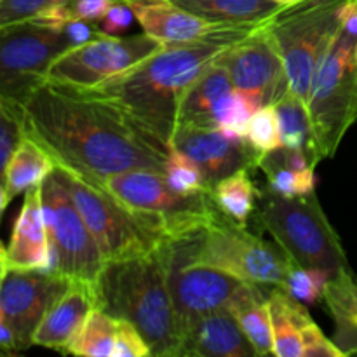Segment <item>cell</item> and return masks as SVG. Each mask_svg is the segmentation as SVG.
Returning a JSON list of instances; mask_svg holds the SVG:
<instances>
[{"instance_id":"6da1fadb","label":"cell","mask_w":357,"mask_h":357,"mask_svg":"<svg viewBox=\"0 0 357 357\" xmlns=\"http://www.w3.org/2000/svg\"><path fill=\"white\" fill-rule=\"evenodd\" d=\"M23 115L26 132L54 162L91 183L132 169L164 173L171 146L98 91L45 80Z\"/></svg>"},{"instance_id":"7a4b0ae2","label":"cell","mask_w":357,"mask_h":357,"mask_svg":"<svg viewBox=\"0 0 357 357\" xmlns=\"http://www.w3.org/2000/svg\"><path fill=\"white\" fill-rule=\"evenodd\" d=\"M258 24H218L195 40L164 45L93 89L115 101L146 131L171 146L178 108L188 87L223 51Z\"/></svg>"},{"instance_id":"3957f363","label":"cell","mask_w":357,"mask_h":357,"mask_svg":"<svg viewBox=\"0 0 357 357\" xmlns=\"http://www.w3.org/2000/svg\"><path fill=\"white\" fill-rule=\"evenodd\" d=\"M98 309L135 324L152 356L178 357L181 324L159 251L110 260L94 282Z\"/></svg>"},{"instance_id":"277c9868","label":"cell","mask_w":357,"mask_h":357,"mask_svg":"<svg viewBox=\"0 0 357 357\" xmlns=\"http://www.w3.org/2000/svg\"><path fill=\"white\" fill-rule=\"evenodd\" d=\"M258 223L274 237L293 264L319 268L330 278L351 271L342 241L328 220L316 192L302 197L260 195Z\"/></svg>"},{"instance_id":"5b68a950","label":"cell","mask_w":357,"mask_h":357,"mask_svg":"<svg viewBox=\"0 0 357 357\" xmlns=\"http://www.w3.org/2000/svg\"><path fill=\"white\" fill-rule=\"evenodd\" d=\"M52 174L75 202L105 261L150 253L166 237L160 222L129 209L100 185L91 183L58 164Z\"/></svg>"},{"instance_id":"8992f818","label":"cell","mask_w":357,"mask_h":357,"mask_svg":"<svg viewBox=\"0 0 357 357\" xmlns=\"http://www.w3.org/2000/svg\"><path fill=\"white\" fill-rule=\"evenodd\" d=\"M345 0H300L281 7L265 28L274 38L286 66L289 89L309 100L317 66L340 31V7Z\"/></svg>"},{"instance_id":"52a82bcc","label":"cell","mask_w":357,"mask_h":357,"mask_svg":"<svg viewBox=\"0 0 357 357\" xmlns=\"http://www.w3.org/2000/svg\"><path fill=\"white\" fill-rule=\"evenodd\" d=\"M357 37L340 28L317 66L309 107L319 159L337 153L342 139L357 121Z\"/></svg>"},{"instance_id":"ba28073f","label":"cell","mask_w":357,"mask_h":357,"mask_svg":"<svg viewBox=\"0 0 357 357\" xmlns=\"http://www.w3.org/2000/svg\"><path fill=\"white\" fill-rule=\"evenodd\" d=\"M201 230L166 237L157 246L166 271L167 288L181 324V333L199 317L232 305L241 289L250 284L223 268L199 260L195 246Z\"/></svg>"},{"instance_id":"9c48e42d","label":"cell","mask_w":357,"mask_h":357,"mask_svg":"<svg viewBox=\"0 0 357 357\" xmlns=\"http://www.w3.org/2000/svg\"><path fill=\"white\" fill-rule=\"evenodd\" d=\"M100 187L132 211L160 222L166 237L183 236L204 229L218 213L211 190L183 195L167 183L160 171H124L105 178Z\"/></svg>"},{"instance_id":"30bf717a","label":"cell","mask_w":357,"mask_h":357,"mask_svg":"<svg viewBox=\"0 0 357 357\" xmlns=\"http://www.w3.org/2000/svg\"><path fill=\"white\" fill-rule=\"evenodd\" d=\"M195 255L201 261L261 288H281L291 265L281 248L248 232L246 225L232 222L220 211L199 232Z\"/></svg>"},{"instance_id":"8fae6325","label":"cell","mask_w":357,"mask_h":357,"mask_svg":"<svg viewBox=\"0 0 357 357\" xmlns=\"http://www.w3.org/2000/svg\"><path fill=\"white\" fill-rule=\"evenodd\" d=\"M72 49L63 31L33 20L0 28V100L23 108L47 80L52 63Z\"/></svg>"},{"instance_id":"7c38bea8","label":"cell","mask_w":357,"mask_h":357,"mask_svg":"<svg viewBox=\"0 0 357 357\" xmlns=\"http://www.w3.org/2000/svg\"><path fill=\"white\" fill-rule=\"evenodd\" d=\"M40 188L45 227L58 261L56 272L70 281L94 284L107 261L93 232L54 174H49Z\"/></svg>"},{"instance_id":"4fadbf2b","label":"cell","mask_w":357,"mask_h":357,"mask_svg":"<svg viewBox=\"0 0 357 357\" xmlns=\"http://www.w3.org/2000/svg\"><path fill=\"white\" fill-rule=\"evenodd\" d=\"M164 44L143 31L132 37L101 35L63 52L49 70L47 80L65 86L93 89L112 77L132 68Z\"/></svg>"},{"instance_id":"5bb4252c","label":"cell","mask_w":357,"mask_h":357,"mask_svg":"<svg viewBox=\"0 0 357 357\" xmlns=\"http://www.w3.org/2000/svg\"><path fill=\"white\" fill-rule=\"evenodd\" d=\"M234 87L257 101L258 107L274 105L289 91L286 66L265 21L218 56Z\"/></svg>"},{"instance_id":"9a60e30c","label":"cell","mask_w":357,"mask_h":357,"mask_svg":"<svg viewBox=\"0 0 357 357\" xmlns=\"http://www.w3.org/2000/svg\"><path fill=\"white\" fill-rule=\"evenodd\" d=\"M72 281L58 272L9 268L0 284V307L16 337L17 349L33 345V335Z\"/></svg>"},{"instance_id":"2e32d148","label":"cell","mask_w":357,"mask_h":357,"mask_svg":"<svg viewBox=\"0 0 357 357\" xmlns=\"http://www.w3.org/2000/svg\"><path fill=\"white\" fill-rule=\"evenodd\" d=\"M171 146L187 153L201 167L209 188L237 171L258 167L260 162V155L246 139L229 138L218 128L178 126Z\"/></svg>"},{"instance_id":"e0dca14e","label":"cell","mask_w":357,"mask_h":357,"mask_svg":"<svg viewBox=\"0 0 357 357\" xmlns=\"http://www.w3.org/2000/svg\"><path fill=\"white\" fill-rule=\"evenodd\" d=\"M7 250V267L17 271L56 272L58 261L49 241L40 185L24 194Z\"/></svg>"},{"instance_id":"ac0fdd59","label":"cell","mask_w":357,"mask_h":357,"mask_svg":"<svg viewBox=\"0 0 357 357\" xmlns=\"http://www.w3.org/2000/svg\"><path fill=\"white\" fill-rule=\"evenodd\" d=\"M253 345L244 335L232 309H218L199 317L181 333L178 357H253Z\"/></svg>"},{"instance_id":"d6986e66","label":"cell","mask_w":357,"mask_h":357,"mask_svg":"<svg viewBox=\"0 0 357 357\" xmlns=\"http://www.w3.org/2000/svg\"><path fill=\"white\" fill-rule=\"evenodd\" d=\"M94 309H98L94 284L72 281L70 288L38 324L33 335V345L66 352Z\"/></svg>"},{"instance_id":"ffe728a7","label":"cell","mask_w":357,"mask_h":357,"mask_svg":"<svg viewBox=\"0 0 357 357\" xmlns=\"http://www.w3.org/2000/svg\"><path fill=\"white\" fill-rule=\"evenodd\" d=\"M126 2L135 13L143 31L164 45L195 40L218 26L181 9L171 0H126Z\"/></svg>"},{"instance_id":"44dd1931","label":"cell","mask_w":357,"mask_h":357,"mask_svg":"<svg viewBox=\"0 0 357 357\" xmlns=\"http://www.w3.org/2000/svg\"><path fill=\"white\" fill-rule=\"evenodd\" d=\"M234 91L225 66L215 59L195 82L188 87L178 108V126H199V128H216V117L223 101Z\"/></svg>"},{"instance_id":"7402d4cb","label":"cell","mask_w":357,"mask_h":357,"mask_svg":"<svg viewBox=\"0 0 357 357\" xmlns=\"http://www.w3.org/2000/svg\"><path fill=\"white\" fill-rule=\"evenodd\" d=\"M272 340L275 357H303V330L312 321L305 303L298 302L282 288L268 293Z\"/></svg>"},{"instance_id":"603a6c76","label":"cell","mask_w":357,"mask_h":357,"mask_svg":"<svg viewBox=\"0 0 357 357\" xmlns=\"http://www.w3.org/2000/svg\"><path fill=\"white\" fill-rule=\"evenodd\" d=\"M323 300L333 317V342L345 356H357V279L352 271L330 278Z\"/></svg>"},{"instance_id":"cb8c5ba5","label":"cell","mask_w":357,"mask_h":357,"mask_svg":"<svg viewBox=\"0 0 357 357\" xmlns=\"http://www.w3.org/2000/svg\"><path fill=\"white\" fill-rule=\"evenodd\" d=\"M213 24H258L282 6L274 0H171Z\"/></svg>"},{"instance_id":"d4e9b609","label":"cell","mask_w":357,"mask_h":357,"mask_svg":"<svg viewBox=\"0 0 357 357\" xmlns=\"http://www.w3.org/2000/svg\"><path fill=\"white\" fill-rule=\"evenodd\" d=\"M56 162L51 153L28 132L17 143L6 169V185L10 199L26 194L30 188L38 187L54 171Z\"/></svg>"},{"instance_id":"484cf974","label":"cell","mask_w":357,"mask_h":357,"mask_svg":"<svg viewBox=\"0 0 357 357\" xmlns=\"http://www.w3.org/2000/svg\"><path fill=\"white\" fill-rule=\"evenodd\" d=\"M230 309L239 321L250 344L253 345L257 356H271L274 352L271 309H268V296L264 295L261 286H244L239 295L234 298Z\"/></svg>"},{"instance_id":"4316f807","label":"cell","mask_w":357,"mask_h":357,"mask_svg":"<svg viewBox=\"0 0 357 357\" xmlns=\"http://www.w3.org/2000/svg\"><path fill=\"white\" fill-rule=\"evenodd\" d=\"M274 108L279 119L282 145L289 149L307 150L312 159L319 164L321 159L317 155L316 142H314L312 121H310L307 101L289 89L275 101Z\"/></svg>"},{"instance_id":"83f0119b","label":"cell","mask_w":357,"mask_h":357,"mask_svg":"<svg viewBox=\"0 0 357 357\" xmlns=\"http://www.w3.org/2000/svg\"><path fill=\"white\" fill-rule=\"evenodd\" d=\"M216 208L232 222L248 225V218L255 209V199L258 192L250 178V169H241L223 178L211 188Z\"/></svg>"},{"instance_id":"f1b7e54d","label":"cell","mask_w":357,"mask_h":357,"mask_svg":"<svg viewBox=\"0 0 357 357\" xmlns=\"http://www.w3.org/2000/svg\"><path fill=\"white\" fill-rule=\"evenodd\" d=\"M117 321L101 309H94L66 354L84 357H114Z\"/></svg>"},{"instance_id":"f546056e","label":"cell","mask_w":357,"mask_h":357,"mask_svg":"<svg viewBox=\"0 0 357 357\" xmlns=\"http://www.w3.org/2000/svg\"><path fill=\"white\" fill-rule=\"evenodd\" d=\"M261 171L267 174L268 190L281 197H302L316 190V169H295L281 164H271L261 160L258 164Z\"/></svg>"},{"instance_id":"4dcf8cb0","label":"cell","mask_w":357,"mask_h":357,"mask_svg":"<svg viewBox=\"0 0 357 357\" xmlns=\"http://www.w3.org/2000/svg\"><path fill=\"white\" fill-rule=\"evenodd\" d=\"M258 108L260 107L253 98L234 87V91L227 96L220 108L218 117H216V128L229 138L246 139L248 126Z\"/></svg>"},{"instance_id":"1f68e13d","label":"cell","mask_w":357,"mask_h":357,"mask_svg":"<svg viewBox=\"0 0 357 357\" xmlns=\"http://www.w3.org/2000/svg\"><path fill=\"white\" fill-rule=\"evenodd\" d=\"M164 176L174 190L183 195H194L199 192L211 190L206 183L201 167L187 153L173 149V146H171L166 160H164Z\"/></svg>"},{"instance_id":"d6a6232c","label":"cell","mask_w":357,"mask_h":357,"mask_svg":"<svg viewBox=\"0 0 357 357\" xmlns=\"http://www.w3.org/2000/svg\"><path fill=\"white\" fill-rule=\"evenodd\" d=\"M328 281H330V275L326 272L319 271V268L300 267L291 261L284 284L281 288L298 302L305 303V305H314L324 298Z\"/></svg>"},{"instance_id":"836d02e7","label":"cell","mask_w":357,"mask_h":357,"mask_svg":"<svg viewBox=\"0 0 357 357\" xmlns=\"http://www.w3.org/2000/svg\"><path fill=\"white\" fill-rule=\"evenodd\" d=\"M246 142L260 155V159L267 153L278 150L279 146H282L279 119L278 114H275L274 105L260 107L255 112L250 126H248Z\"/></svg>"},{"instance_id":"e575fe53","label":"cell","mask_w":357,"mask_h":357,"mask_svg":"<svg viewBox=\"0 0 357 357\" xmlns=\"http://www.w3.org/2000/svg\"><path fill=\"white\" fill-rule=\"evenodd\" d=\"M24 132L26 128H24L23 108L7 105L6 114L0 119V183L6 181L7 164Z\"/></svg>"},{"instance_id":"d590c367","label":"cell","mask_w":357,"mask_h":357,"mask_svg":"<svg viewBox=\"0 0 357 357\" xmlns=\"http://www.w3.org/2000/svg\"><path fill=\"white\" fill-rule=\"evenodd\" d=\"M73 0H0V28L31 20L56 7H70Z\"/></svg>"},{"instance_id":"8d00e7d4","label":"cell","mask_w":357,"mask_h":357,"mask_svg":"<svg viewBox=\"0 0 357 357\" xmlns=\"http://www.w3.org/2000/svg\"><path fill=\"white\" fill-rule=\"evenodd\" d=\"M117 321L115 330V352L114 357H149L152 356L145 337L139 333L138 328L126 319Z\"/></svg>"},{"instance_id":"74e56055","label":"cell","mask_w":357,"mask_h":357,"mask_svg":"<svg viewBox=\"0 0 357 357\" xmlns=\"http://www.w3.org/2000/svg\"><path fill=\"white\" fill-rule=\"evenodd\" d=\"M303 357H345V354L312 319L303 330Z\"/></svg>"},{"instance_id":"f35d334b","label":"cell","mask_w":357,"mask_h":357,"mask_svg":"<svg viewBox=\"0 0 357 357\" xmlns=\"http://www.w3.org/2000/svg\"><path fill=\"white\" fill-rule=\"evenodd\" d=\"M132 20H135V13L129 3L126 0H115L101 20V31L105 35H112V37H121L124 31L131 28Z\"/></svg>"},{"instance_id":"ab89813d","label":"cell","mask_w":357,"mask_h":357,"mask_svg":"<svg viewBox=\"0 0 357 357\" xmlns=\"http://www.w3.org/2000/svg\"><path fill=\"white\" fill-rule=\"evenodd\" d=\"M115 0H73L70 6L72 16L77 20L89 21V23H96L105 17L108 9L112 7Z\"/></svg>"},{"instance_id":"60d3db41","label":"cell","mask_w":357,"mask_h":357,"mask_svg":"<svg viewBox=\"0 0 357 357\" xmlns=\"http://www.w3.org/2000/svg\"><path fill=\"white\" fill-rule=\"evenodd\" d=\"M63 33H65V37L70 40L72 47L82 45V44H86V42L94 40V38L105 35L103 31L98 30L96 23H89V21H84V20H77V17H73V20H70L68 23H66Z\"/></svg>"},{"instance_id":"b9f144b4","label":"cell","mask_w":357,"mask_h":357,"mask_svg":"<svg viewBox=\"0 0 357 357\" xmlns=\"http://www.w3.org/2000/svg\"><path fill=\"white\" fill-rule=\"evenodd\" d=\"M338 17H340V26L357 37V0H345Z\"/></svg>"},{"instance_id":"7bdbcfd3","label":"cell","mask_w":357,"mask_h":357,"mask_svg":"<svg viewBox=\"0 0 357 357\" xmlns=\"http://www.w3.org/2000/svg\"><path fill=\"white\" fill-rule=\"evenodd\" d=\"M0 351H20L17 349L16 337H14V331L10 328L9 321H7L6 314H3L2 307H0Z\"/></svg>"},{"instance_id":"ee69618b","label":"cell","mask_w":357,"mask_h":357,"mask_svg":"<svg viewBox=\"0 0 357 357\" xmlns=\"http://www.w3.org/2000/svg\"><path fill=\"white\" fill-rule=\"evenodd\" d=\"M7 271H9V267H7V250L3 248V244L0 243V284H2Z\"/></svg>"},{"instance_id":"f6af8a7d","label":"cell","mask_w":357,"mask_h":357,"mask_svg":"<svg viewBox=\"0 0 357 357\" xmlns=\"http://www.w3.org/2000/svg\"><path fill=\"white\" fill-rule=\"evenodd\" d=\"M10 201H13V199H10V195H9V192H7L6 185L0 183V218H2V213L6 211L7 204H9Z\"/></svg>"},{"instance_id":"bcb514c9","label":"cell","mask_w":357,"mask_h":357,"mask_svg":"<svg viewBox=\"0 0 357 357\" xmlns=\"http://www.w3.org/2000/svg\"><path fill=\"white\" fill-rule=\"evenodd\" d=\"M274 2H275V3H279V6L286 7V6H291V3L300 2V0H274Z\"/></svg>"},{"instance_id":"7dc6e473","label":"cell","mask_w":357,"mask_h":357,"mask_svg":"<svg viewBox=\"0 0 357 357\" xmlns=\"http://www.w3.org/2000/svg\"><path fill=\"white\" fill-rule=\"evenodd\" d=\"M356 59H357V45H356Z\"/></svg>"}]
</instances>
